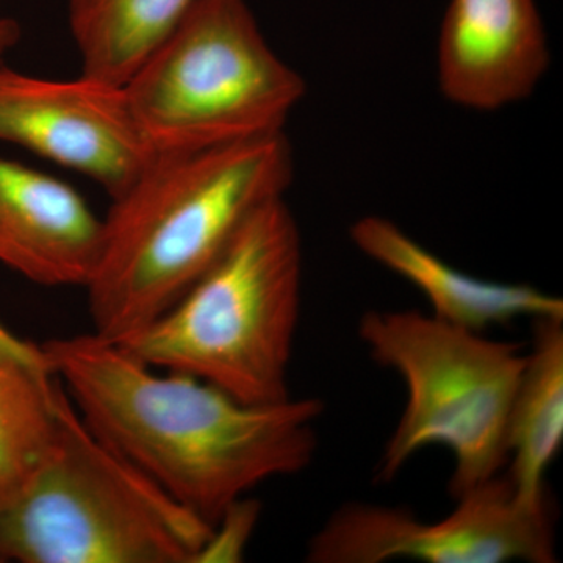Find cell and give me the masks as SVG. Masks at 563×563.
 Listing matches in <instances>:
<instances>
[{
	"mask_svg": "<svg viewBox=\"0 0 563 563\" xmlns=\"http://www.w3.org/2000/svg\"><path fill=\"white\" fill-rule=\"evenodd\" d=\"M40 347L88 429L211 528L257 485L303 472L317 453L320 399L240 401L95 332Z\"/></svg>",
	"mask_w": 563,
	"mask_h": 563,
	"instance_id": "1",
	"label": "cell"
},
{
	"mask_svg": "<svg viewBox=\"0 0 563 563\" xmlns=\"http://www.w3.org/2000/svg\"><path fill=\"white\" fill-rule=\"evenodd\" d=\"M292 174L284 132L157 152L102 218L98 261L84 287L92 332L121 343L161 317L255 210L284 198Z\"/></svg>",
	"mask_w": 563,
	"mask_h": 563,
	"instance_id": "2",
	"label": "cell"
},
{
	"mask_svg": "<svg viewBox=\"0 0 563 563\" xmlns=\"http://www.w3.org/2000/svg\"><path fill=\"white\" fill-rule=\"evenodd\" d=\"M301 279L298 222L284 198L274 199L166 312L118 344L152 368L190 374L240 401H285Z\"/></svg>",
	"mask_w": 563,
	"mask_h": 563,
	"instance_id": "3",
	"label": "cell"
},
{
	"mask_svg": "<svg viewBox=\"0 0 563 563\" xmlns=\"http://www.w3.org/2000/svg\"><path fill=\"white\" fill-rule=\"evenodd\" d=\"M211 529L99 440L60 384L46 454L0 503V562L198 563Z\"/></svg>",
	"mask_w": 563,
	"mask_h": 563,
	"instance_id": "4",
	"label": "cell"
},
{
	"mask_svg": "<svg viewBox=\"0 0 563 563\" xmlns=\"http://www.w3.org/2000/svg\"><path fill=\"white\" fill-rule=\"evenodd\" d=\"M358 336L407 388L377 481L390 483L428 446L453 454L454 498L498 476L507 465V420L526 365L523 346L415 310H372L358 322Z\"/></svg>",
	"mask_w": 563,
	"mask_h": 563,
	"instance_id": "5",
	"label": "cell"
},
{
	"mask_svg": "<svg viewBox=\"0 0 563 563\" xmlns=\"http://www.w3.org/2000/svg\"><path fill=\"white\" fill-rule=\"evenodd\" d=\"M155 152L284 132L306 81L265 40L246 0H198L124 84Z\"/></svg>",
	"mask_w": 563,
	"mask_h": 563,
	"instance_id": "6",
	"label": "cell"
},
{
	"mask_svg": "<svg viewBox=\"0 0 563 563\" xmlns=\"http://www.w3.org/2000/svg\"><path fill=\"white\" fill-rule=\"evenodd\" d=\"M453 512L426 523L406 509L347 504L314 533L307 562L553 563L550 507L531 510L515 498L507 476L492 477L459 496Z\"/></svg>",
	"mask_w": 563,
	"mask_h": 563,
	"instance_id": "7",
	"label": "cell"
},
{
	"mask_svg": "<svg viewBox=\"0 0 563 563\" xmlns=\"http://www.w3.org/2000/svg\"><path fill=\"white\" fill-rule=\"evenodd\" d=\"M0 141L84 174L111 199L157 155L124 85L84 73L76 79H46L7 65L0 68Z\"/></svg>",
	"mask_w": 563,
	"mask_h": 563,
	"instance_id": "8",
	"label": "cell"
},
{
	"mask_svg": "<svg viewBox=\"0 0 563 563\" xmlns=\"http://www.w3.org/2000/svg\"><path fill=\"white\" fill-rule=\"evenodd\" d=\"M548 68L536 0H451L439 36V85L448 101L499 110L529 98Z\"/></svg>",
	"mask_w": 563,
	"mask_h": 563,
	"instance_id": "9",
	"label": "cell"
},
{
	"mask_svg": "<svg viewBox=\"0 0 563 563\" xmlns=\"http://www.w3.org/2000/svg\"><path fill=\"white\" fill-rule=\"evenodd\" d=\"M99 218L69 184L0 158V263L44 287H85L99 247Z\"/></svg>",
	"mask_w": 563,
	"mask_h": 563,
	"instance_id": "10",
	"label": "cell"
},
{
	"mask_svg": "<svg viewBox=\"0 0 563 563\" xmlns=\"http://www.w3.org/2000/svg\"><path fill=\"white\" fill-rule=\"evenodd\" d=\"M350 235L366 257L417 287L431 303L433 317L451 324L483 332L521 317L563 320V302L558 296L531 285L477 279L462 273L387 218H361Z\"/></svg>",
	"mask_w": 563,
	"mask_h": 563,
	"instance_id": "11",
	"label": "cell"
},
{
	"mask_svg": "<svg viewBox=\"0 0 563 563\" xmlns=\"http://www.w3.org/2000/svg\"><path fill=\"white\" fill-rule=\"evenodd\" d=\"M563 442V320H533L532 350L507 420L509 479L518 503L548 509L544 477Z\"/></svg>",
	"mask_w": 563,
	"mask_h": 563,
	"instance_id": "12",
	"label": "cell"
},
{
	"mask_svg": "<svg viewBox=\"0 0 563 563\" xmlns=\"http://www.w3.org/2000/svg\"><path fill=\"white\" fill-rule=\"evenodd\" d=\"M198 0H69L81 73L124 85Z\"/></svg>",
	"mask_w": 563,
	"mask_h": 563,
	"instance_id": "13",
	"label": "cell"
},
{
	"mask_svg": "<svg viewBox=\"0 0 563 563\" xmlns=\"http://www.w3.org/2000/svg\"><path fill=\"white\" fill-rule=\"evenodd\" d=\"M60 383L0 362V503L25 483L46 454Z\"/></svg>",
	"mask_w": 563,
	"mask_h": 563,
	"instance_id": "14",
	"label": "cell"
},
{
	"mask_svg": "<svg viewBox=\"0 0 563 563\" xmlns=\"http://www.w3.org/2000/svg\"><path fill=\"white\" fill-rule=\"evenodd\" d=\"M258 509L261 507L257 503L246 498L229 507L213 525L209 542L203 547L198 563L242 561L244 548L257 523Z\"/></svg>",
	"mask_w": 563,
	"mask_h": 563,
	"instance_id": "15",
	"label": "cell"
},
{
	"mask_svg": "<svg viewBox=\"0 0 563 563\" xmlns=\"http://www.w3.org/2000/svg\"><path fill=\"white\" fill-rule=\"evenodd\" d=\"M0 362L21 366V368L38 374V376L52 377L40 344L18 339L2 324H0Z\"/></svg>",
	"mask_w": 563,
	"mask_h": 563,
	"instance_id": "16",
	"label": "cell"
},
{
	"mask_svg": "<svg viewBox=\"0 0 563 563\" xmlns=\"http://www.w3.org/2000/svg\"><path fill=\"white\" fill-rule=\"evenodd\" d=\"M21 27L13 18L0 16V68L5 66L7 55L20 43Z\"/></svg>",
	"mask_w": 563,
	"mask_h": 563,
	"instance_id": "17",
	"label": "cell"
}]
</instances>
